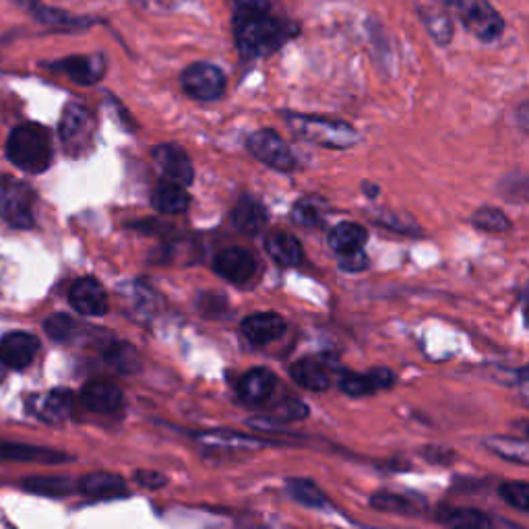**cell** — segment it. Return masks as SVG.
<instances>
[{
  "label": "cell",
  "mask_w": 529,
  "mask_h": 529,
  "mask_svg": "<svg viewBox=\"0 0 529 529\" xmlns=\"http://www.w3.org/2000/svg\"><path fill=\"white\" fill-rule=\"evenodd\" d=\"M79 488L83 494L93 496V499H122V496H127V486H124L122 478L108 472L85 476Z\"/></svg>",
  "instance_id": "obj_25"
},
{
  "label": "cell",
  "mask_w": 529,
  "mask_h": 529,
  "mask_svg": "<svg viewBox=\"0 0 529 529\" xmlns=\"http://www.w3.org/2000/svg\"><path fill=\"white\" fill-rule=\"evenodd\" d=\"M52 71L65 73L79 85H93L104 77L106 65L102 56H69L50 65Z\"/></svg>",
  "instance_id": "obj_16"
},
{
  "label": "cell",
  "mask_w": 529,
  "mask_h": 529,
  "mask_svg": "<svg viewBox=\"0 0 529 529\" xmlns=\"http://www.w3.org/2000/svg\"><path fill=\"white\" fill-rule=\"evenodd\" d=\"M0 217L15 228L34 226V191L15 176H0Z\"/></svg>",
  "instance_id": "obj_5"
},
{
  "label": "cell",
  "mask_w": 529,
  "mask_h": 529,
  "mask_svg": "<svg viewBox=\"0 0 529 529\" xmlns=\"http://www.w3.org/2000/svg\"><path fill=\"white\" fill-rule=\"evenodd\" d=\"M19 3L34 15L38 21L46 23V25H52V27H83L87 21L85 19H75L67 13H62V11H56V9H48L44 7L40 0H19Z\"/></svg>",
  "instance_id": "obj_31"
},
{
  "label": "cell",
  "mask_w": 529,
  "mask_h": 529,
  "mask_svg": "<svg viewBox=\"0 0 529 529\" xmlns=\"http://www.w3.org/2000/svg\"><path fill=\"white\" fill-rule=\"evenodd\" d=\"M232 224L242 234H259L267 226V209L255 197L244 195L232 209Z\"/></svg>",
  "instance_id": "obj_20"
},
{
  "label": "cell",
  "mask_w": 529,
  "mask_h": 529,
  "mask_svg": "<svg viewBox=\"0 0 529 529\" xmlns=\"http://www.w3.org/2000/svg\"><path fill=\"white\" fill-rule=\"evenodd\" d=\"M91 114L81 104H69L60 118V139L65 145H81L91 135Z\"/></svg>",
  "instance_id": "obj_19"
},
{
  "label": "cell",
  "mask_w": 529,
  "mask_h": 529,
  "mask_svg": "<svg viewBox=\"0 0 529 529\" xmlns=\"http://www.w3.org/2000/svg\"><path fill=\"white\" fill-rule=\"evenodd\" d=\"M339 257V267L348 271V273H358L364 271L368 267V257L364 253V248L354 253H346V255H337Z\"/></svg>",
  "instance_id": "obj_39"
},
{
  "label": "cell",
  "mask_w": 529,
  "mask_h": 529,
  "mask_svg": "<svg viewBox=\"0 0 529 529\" xmlns=\"http://www.w3.org/2000/svg\"><path fill=\"white\" fill-rule=\"evenodd\" d=\"M288 127L304 141L329 149H350L360 141L358 131L352 124L313 114H286Z\"/></svg>",
  "instance_id": "obj_3"
},
{
  "label": "cell",
  "mask_w": 529,
  "mask_h": 529,
  "mask_svg": "<svg viewBox=\"0 0 529 529\" xmlns=\"http://www.w3.org/2000/svg\"><path fill=\"white\" fill-rule=\"evenodd\" d=\"M246 149L251 151L261 164L277 172H292L298 166L296 155L290 149V145L271 129H259L248 135Z\"/></svg>",
  "instance_id": "obj_6"
},
{
  "label": "cell",
  "mask_w": 529,
  "mask_h": 529,
  "mask_svg": "<svg viewBox=\"0 0 529 529\" xmlns=\"http://www.w3.org/2000/svg\"><path fill=\"white\" fill-rule=\"evenodd\" d=\"M277 379L271 370L267 368H253L244 372L238 381V397L242 403L251 408L265 406V403L273 397Z\"/></svg>",
  "instance_id": "obj_13"
},
{
  "label": "cell",
  "mask_w": 529,
  "mask_h": 529,
  "mask_svg": "<svg viewBox=\"0 0 529 529\" xmlns=\"http://www.w3.org/2000/svg\"><path fill=\"white\" fill-rule=\"evenodd\" d=\"M7 155L17 168L29 174L44 172L52 162V141L48 131L36 122L19 124L9 135Z\"/></svg>",
  "instance_id": "obj_2"
},
{
  "label": "cell",
  "mask_w": 529,
  "mask_h": 529,
  "mask_svg": "<svg viewBox=\"0 0 529 529\" xmlns=\"http://www.w3.org/2000/svg\"><path fill=\"white\" fill-rule=\"evenodd\" d=\"M106 360H108L114 368H118V370H122V372H133V370H137V366H139L137 352H135L131 346H127V344H112V346L106 350Z\"/></svg>",
  "instance_id": "obj_35"
},
{
  "label": "cell",
  "mask_w": 529,
  "mask_h": 529,
  "mask_svg": "<svg viewBox=\"0 0 529 529\" xmlns=\"http://www.w3.org/2000/svg\"><path fill=\"white\" fill-rule=\"evenodd\" d=\"M5 368H7V366L3 364V360H0V381H3V379H5Z\"/></svg>",
  "instance_id": "obj_43"
},
{
  "label": "cell",
  "mask_w": 529,
  "mask_h": 529,
  "mask_svg": "<svg viewBox=\"0 0 529 529\" xmlns=\"http://www.w3.org/2000/svg\"><path fill=\"white\" fill-rule=\"evenodd\" d=\"M23 488L42 496H54V499H60V496H67L75 490L69 478H25Z\"/></svg>",
  "instance_id": "obj_33"
},
{
  "label": "cell",
  "mask_w": 529,
  "mask_h": 529,
  "mask_svg": "<svg viewBox=\"0 0 529 529\" xmlns=\"http://www.w3.org/2000/svg\"><path fill=\"white\" fill-rule=\"evenodd\" d=\"M368 242V232L364 226L354 222H341L329 232V246L335 255H346L364 248Z\"/></svg>",
  "instance_id": "obj_26"
},
{
  "label": "cell",
  "mask_w": 529,
  "mask_h": 529,
  "mask_svg": "<svg viewBox=\"0 0 529 529\" xmlns=\"http://www.w3.org/2000/svg\"><path fill=\"white\" fill-rule=\"evenodd\" d=\"M294 36V27L269 11H236L234 42L242 58H263L282 48Z\"/></svg>",
  "instance_id": "obj_1"
},
{
  "label": "cell",
  "mask_w": 529,
  "mask_h": 529,
  "mask_svg": "<svg viewBox=\"0 0 529 529\" xmlns=\"http://www.w3.org/2000/svg\"><path fill=\"white\" fill-rule=\"evenodd\" d=\"M0 459L58 465V463L69 461L71 457L62 451L44 449V447H31V445H21V443H0Z\"/></svg>",
  "instance_id": "obj_21"
},
{
  "label": "cell",
  "mask_w": 529,
  "mask_h": 529,
  "mask_svg": "<svg viewBox=\"0 0 529 529\" xmlns=\"http://www.w3.org/2000/svg\"><path fill=\"white\" fill-rule=\"evenodd\" d=\"M135 482L147 490H158L162 486L168 484V478L164 474H158V472H151V470H139L135 474Z\"/></svg>",
  "instance_id": "obj_40"
},
{
  "label": "cell",
  "mask_w": 529,
  "mask_h": 529,
  "mask_svg": "<svg viewBox=\"0 0 529 529\" xmlns=\"http://www.w3.org/2000/svg\"><path fill=\"white\" fill-rule=\"evenodd\" d=\"M38 339L29 333L15 331L0 339V360L11 370H23L38 354Z\"/></svg>",
  "instance_id": "obj_14"
},
{
  "label": "cell",
  "mask_w": 529,
  "mask_h": 529,
  "mask_svg": "<svg viewBox=\"0 0 529 529\" xmlns=\"http://www.w3.org/2000/svg\"><path fill=\"white\" fill-rule=\"evenodd\" d=\"M370 505L379 511L397 513V515H418L426 507L424 501H418V499H412V496L397 494V492H377L370 499Z\"/></svg>",
  "instance_id": "obj_27"
},
{
  "label": "cell",
  "mask_w": 529,
  "mask_h": 529,
  "mask_svg": "<svg viewBox=\"0 0 529 529\" xmlns=\"http://www.w3.org/2000/svg\"><path fill=\"white\" fill-rule=\"evenodd\" d=\"M197 439L205 447L228 449V451H257L269 445V441L248 437V434H238V432H203Z\"/></svg>",
  "instance_id": "obj_24"
},
{
  "label": "cell",
  "mask_w": 529,
  "mask_h": 529,
  "mask_svg": "<svg viewBox=\"0 0 529 529\" xmlns=\"http://www.w3.org/2000/svg\"><path fill=\"white\" fill-rule=\"evenodd\" d=\"M267 255L279 265V267H296L304 259L302 244L296 236L286 234V232H277L271 234L265 242Z\"/></svg>",
  "instance_id": "obj_22"
},
{
  "label": "cell",
  "mask_w": 529,
  "mask_h": 529,
  "mask_svg": "<svg viewBox=\"0 0 529 529\" xmlns=\"http://www.w3.org/2000/svg\"><path fill=\"white\" fill-rule=\"evenodd\" d=\"M339 389L350 397L375 395L379 391L391 389L395 385V372L389 368H372L368 372L341 370L337 377Z\"/></svg>",
  "instance_id": "obj_9"
},
{
  "label": "cell",
  "mask_w": 529,
  "mask_h": 529,
  "mask_svg": "<svg viewBox=\"0 0 529 529\" xmlns=\"http://www.w3.org/2000/svg\"><path fill=\"white\" fill-rule=\"evenodd\" d=\"M292 220L302 226V228H315L321 226L323 222V213L313 201H298L292 209Z\"/></svg>",
  "instance_id": "obj_37"
},
{
  "label": "cell",
  "mask_w": 529,
  "mask_h": 529,
  "mask_svg": "<svg viewBox=\"0 0 529 529\" xmlns=\"http://www.w3.org/2000/svg\"><path fill=\"white\" fill-rule=\"evenodd\" d=\"M213 271L232 284H246L251 282L257 273V261L251 253L244 251V248L232 246L215 255Z\"/></svg>",
  "instance_id": "obj_10"
},
{
  "label": "cell",
  "mask_w": 529,
  "mask_h": 529,
  "mask_svg": "<svg viewBox=\"0 0 529 529\" xmlns=\"http://www.w3.org/2000/svg\"><path fill=\"white\" fill-rule=\"evenodd\" d=\"M486 449L501 459L529 465V441L513 439V437H490L484 441Z\"/></svg>",
  "instance_id": "obj_30"
},
{
  "label": "cell",
  "mask_w": 529,
  "mask_h": 529,
  "mask_svg": "<svg viewBox=\"0 0 529 529\" xmlns=\"http://www.w3.org/2000/svg\"><path fill=\"white\" fill-rule=\"evenodd\" d=\"M339 364L329 354H310L290 366V377L308 391H327L339 377Z\"/></svg>",
  "instance_id": "obj_8"
},
{
  "label": "cell",
  "mask_w": 529,
  "mask_h": 529,
  "mask_svg": "<svg viewBox=\"0 0 529 529\" xmlns=\"http://www.w3.org/2000/svg\"><path fill=\"white\" fill-rule=\"evenodd\" d=\"M424 23H426V27H428V31H430V36L434 38V40H437V44H449L451 42V38H453V25H451V21L443 15V13H437V15H426L424 13Z\"/></svg>",
  "instance_id": "obj_38"
},
{
  "label": "cell",
  "mask_w": 529,
  "mask_h": 529,
  "mask_svg": "<svg viewBox=\"0 0 529 529\" xmlns=\"http://www.w3.org/2000/svg\"><path fill=\"white\" fill-rule=\"evenodd\" d=\"M437 519L451 527H492L496 521L478 509H463V507H447L441 509Z\"/></svg>",
  "instance_id": "obj_29"
},
{
  "label": "cell",
  "mask_w": 529,
  "mask_h": 529,
  "mask_svg": "<svg viewBox=\"0 0 529 529\" xmlns=\"http://www.w3.org/2000/svg\"><path fill=\"white\" fill-rule=\"evenodd\" d=\"M180 83L186 96H191L199 102L220 100L226 91L224 71L211 65V62H195V65L186 67L180 77Z\"/></svg>",
  "instance_id": "obj_7"
},
{
  "label": "cell",
  "mask_w": 529,
  "mask_h": 529,
  "mask_svg": "<svg viewBox=\"0 0 529 529\" xmlns=\"http://www.w3.org/2000/svg\"><path fill=\"white\" fill-rule=\"evenodd\" d=\"M525 428H527V430H525V432H527V434H529V422H527V424H525Z\"/></svg>",
  "instance_id": "obj_45"
},
{
  "label": "cell",
  "mask_w": 529,
  "mask_h": 529,
  "mask_svg": "<svg viewBox=\"0 0 529 529\" xmlns=\"http://www.w3.org/2000/svg\"><path fill=\"white\" fill-rule=\"evenodd\" d=\"M153 160L166 176V180L189 186L195 180V168L189 155L180 145H158L153 149Z\"/></svg>",
  "instance_id": "obj_12"
},
{
  "label": "cell",
  "mask_w": 529,
  "mask_h": 529,
  "mask_svg": "<svg viewBox=\"0 0 529 529\" xmlns=\"http://www.w3.org/2000/svg\"><path fill=\"white\" fill-rule=\"evenodd\" d=\"M501 499L517 511L529 513V484L525 482H505L499 486Z\"/></svg>",
  "instance_id": "obj_34"
},
{
  "label": "cell",
  "mask_w": 529,
  "mask_h": 529,
  "mask_svg": "<svg viewBox=\"0 0 529 529\" xmlns=\"http://www.w3.org/2000/svg\"><path fill=\"white\" fill-rule=\"evenodd\" d=\"M81 403L98 414H112L122 406V391L104 381H91L81 389Z\"/></svg>",
  "instance_id": "obj_18"
},
{
  "label": "cell",
  "mask_w": 529,
  "mask_h": 529,
  "mask_svg": "<svg viewBox=\"0 0 529 529\" xmlns=\"http://www.w3.org/2000/svg\"><path fill=\"white\" fill-rule=\"evenodd\" d=\"M463 27L482 42H494L503 36L505 21L488 0H449Z\"/></svg>",
  "instance_id": "obj_4"
},
{
  "label": "cell",
  "mask_w": 529,
  "mask_h": 529,
  "mask_svg": "<svg viewBox=\"0 0 529 529\" xmlns=\"http://www.w3.org/2000/svg\"><path fill=\"white\" fill-rule=\"evenodd\" d=\"M73 393L67 389H54L42 395L31 397V410L44 422H62L73 412Z\"/></svg>",
  "instance_id": "obj_17"
},
{
  "label": "cell",
  "mask_w": 529,
  "mask_h": 529,
  "mask_svg": "<svg viewBox=\"0 0 529 529\" xmlns=\"http://www.w3.org/2000/svg\"><path fill=\"white\" fill-rule=\"evenodd\" d=\"M151 203L160 213L176 215V213H184L186 209H189L191 197H189V193H186L182 184L172 182V180H164L162 184L155 186Z\"/></svg>",
  "instance_id": "obj_23"
},
{
  "label": "cell",
  "mask_w": 529,
  "mask_h": 529,
  "mask_svg": "<svg viewBox=\"0 0 529 529\" xmlns=\"http://www.w3.org/2000/svg\"><path fill=\"white\" fill-rule=\"evenodd\" d=\"M521 395H523V401L529 406V381L521 387Z\"/></svg>",
  "instance_id": "obj_42"
},
{
  "label": "cell",
  "mask_w": 529,
  "mask_h": 529,
  "mask_svg": "<svg viewBox=\"0 0 529 529\" xmlns=\"http://www.w3.org/2000/svg\"><path fill=\"white\" fill-rule=\"evenodd\" d=\"M286 488L290 492L292 499L304 507L310 509H323L329 505L327 494L313 482L306 478H292L286 482Z\"/></svg>",
  "instance_id": "obj_28"
},
{
  "label": "cell",
  "mask_w": 529,
  "mask_h": 529,
  "mask_svg": "<svg viewBox=\"0 0 529 529\" xmlns=\"http://www.w3.org/2000/svg\"><path fill=\"white\" fill-rule=\"evenodd\" d=\"M236 11H269V0H232Z\"/></svg>",
  "instance_id": "obj_41"
},
{
  "label": "cell",
  "mask_w": 529,
  "mask_h": 529,
  "mask_svg": "<svg viewBox=\"0 0 529 529\" xmlns=\"http://www.w3.org/2000/svg\"><path fill=\"white\" fill-rule=\"evenodd\" d=\"M71 306L83 317H104L108 313V294L93 277H83L73 284L69 294Z\"/></svg>",
  "instance_id": "obj_11"
},
{
  "label": "cell",
  "mask_w": 529,
  "mask_h": 529,
  "mask_svg": "<svg viewBox=\"0 0 529 529\" xmlns=\"http://www.w3.org/2000/svg\"><path fill=\"white\" fill-rule=\"evenodd\" d=\"M472 224L490 234H503L513 228V222L509 220V215L496 207H482L472 215Z\"/></svg>",
  "instance_id": "obj_32"
},
{
  "label": "cell",
  "mask_w": 529,
  "mask_h": 529,
  "mask_svg": "<svg viewBox=\"0 0 529 529\" xmlns=\"http://www.w3.org/2000/svg\"><path fill=\"white\" fill-rule=\"evenodd\" d=\"M525 319H527V323H529V302H527V306H525Z\"/></svg>",
  "instance_id": "obj_44"
},
{
  "label": "cell",
  "mask_w": 529,
  "mask_h": 529,
  "mask_svg": "<svg viewBox=\"0 0 529 529\" xmlns=\"http://www.w3.org/2000/svg\"><path fill=\"white\" fill-rule=\"evenodd\" d=\"M288 329V323L277 313H255L240 323L242 335L251 341L253 346H267L279 339Z\"/></svg>",
  "instance_id": "obj_15"
},
{
  "label": "cell",
  "mask_w": 529,
  "mask_h": 529,
  "mask_svg": "<svg viewBox=\"0 0 529 529\" xmlns=\"http://www.w3.org/2000/svg\"><path fill=\"white\" fill-rule=\"evenodd\" d=\"M44 329L56 341H71L77 335V331H79L75 319H71L69 315H60V313L58 315H52L44 323Z\"/></svg>",
  "instance_id": "obj_36"
}]
</instances>
